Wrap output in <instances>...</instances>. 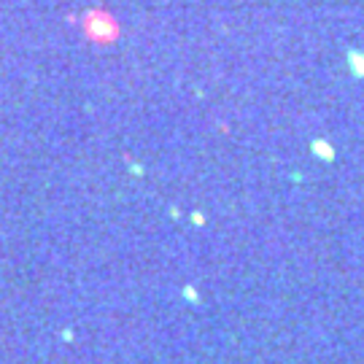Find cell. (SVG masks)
I'll list each match as a JSON object with an SVG mask.
<instances>
[{
	"mask_svg": "<svg viewBox=\"0 0 364 364\" xmlns=\"http://www.w3.org/2000/svg\"><path fill=\"white\" fill-rule=\"evenodd\" d=\"M313 154H319L321 159H332V157H334V151H332V146H327V143L316 140V143H313Z\"/></svg>",
	"mask_w": 364,
	"mask_h": 364,
	"instance_id": "cell-1",
	"label": "cell"
},
{
	"mask_svg": "<svg viewBox=\"0 0 364 364\" xmlns=\"http://www.w3.org/2000/svg\"><path fill=\"white\" fill-rule=\"evenodd\" d=\"M351 65H353V70H356V76H364V57L359 52L351 54Z\"/></svg>",
	"mask_w": 364,
	"mask_h": 364,
	"instance_id": "cell-2",
	"label": "cell"
}]
</instances>
